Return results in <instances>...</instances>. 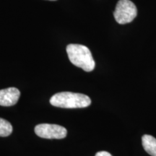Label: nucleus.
Returning <instances> with one entry per match:
<instances>
[{"label":"nucleus","instance_id":"1","mask_svg":"<svg viewBox=\"0 0 156 156\" xmlns=\"http://www.w3.org/2000/svg\"><path fill=\"white\" fill-rule=\"evenodd\" d=\"M66 49L69 61L76 67L85 72H91L94 69L95 61L87 46L80 44H69Z\"/></svg>","mask_w":156,"mask_h":156},{"label":"nucleus","instance_id":"2","mask_svg":"<svg viewBox=\"0 0 156 156\" xmlns=\"http://www.w3.org/2000/svg\"><path fill=\"white\" fill-rule=\"evenodd\" d=\"M52 106L63 108H86L91 103L90 98L86 95L72 92H61L50 98Z\"/></svg>","mask_w":156,"mask_h":156},{"label":"nucleus","instance_id":"3","mask_svg":"<svg viewBox=\"0 0 156 156\" xmlns=\"http://www.w3.org/2000/svg\"><path fill=\"white\" fill-rule=\"evenodd\" d=\"M137 9L136 6L129 0H119L115 8L114 16L116 21L124 25L131 23L136 17Z\"/></svg>","mask_w":156,"mask_h":156},{"label":"nucleus","instance_id":"4","mask_svg":"<svg viewBox=\"0 0 156 156\" xmlns=\"http://www.w3.org/2000/svg\"><path fill=\"white\" fill-rule=\"evenodd\" d=\"M35 132L44 139H63L67 134V129L64 126L50 124H41L36 126Z\"/></svg>","mask_w":156,"mask_h":156},{"label":"nucleus","instance_id":"5","mask_svg":"<svg viewBox=\"0 0 156 156\" xmlns=\"http://www.w3.org/2000/svg\"><path fill=\"white\" fill-rule=\"evenodd\" d=\"M20 92L16 87L0 90V106H12L18 101Z\"/></svg>","mask_w":156,"mask_h":156},{"label":"nucleus","instance_id":"6","mask_svg":"<svg viewBox=\"0 0 156 156\" xmlns=\"http://www.w3.org/2000/svg\"><path fill=\"white\" fill-rule=\"evenodd\" d=\"M142 146L145 151L151 156H156V139L154 136L145 134L142 138Z\"/></svg>","mask_w":156,"mask_h":156},{"label":"nucleus","instance_id":"7","mask_svg":"<svg viewBox=\"0 0 156 156\" xmlns=\"http://www.w3.org/2000/svg\"><path fill=\"white\" fill-rule=\"evenodd\" d=\"M12 132V126L9 122L0 118V136H7Z\"/></svg>","mask_w":156,"mask_h":156},{"label":"nucleus","instance_id":"8","mask_svg":"<svg viewBox=\"0 0 156 156\" xmlns=\"http://www.w3.org/2000/svg\"><path fill=\"white\" fill-rule=\"evenodd\" d=\"M95 156H112V155L106 151H100V152H98V153L95 154Z\"/></svg>","mask_w":156,"mask_h":156},{"label":"nucleus","instance_id":"9","mask_svg":"<svg viewBox=\"0 0 156 156\" xmlns=\"http://www.w3.org/2000/svg\"><path fill=\"white\" fill-rule=\"evenodd\" d=\"M50 1H56V0H50Z\"/></svg>","mask_w":156,"mask_h":156}]
</instances>
